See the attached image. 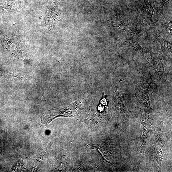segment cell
I'll return each instance as SVG.
<instances>
[{
    "label": "cell",
    "mask_w": 172,
    "mask_h": 172,
    "mask_svg": "<svg viewBox=\"0 0 172 172\" xmlns=\"http://www.w3.org/2000/svg\"><path fill=\"white\" fill-rule=\"evenodd\" d=\"M90 111L89 104L84 98H81L69 105L63 108L50 110L42 115L41 125L47 126L55 118L67 117L76 118L86 116Z\"/></svg>",
    "instance_id": "1"
},
{
    "label": "cell",
    "mask_w": 172,
    "mask_h": 172,
    "mask_svg": "<svg viewBox=\"0 0 172 172\" xmlns=\"http://www.w3.org/2000/svg\"><path fill=\"white\" fill-rule=\"evenodd\" d=\"M151 76H143L136 79L134 82L135 95L134 99L141 106L152 109L149 100V87L152 83Z\"/></svg>",
    "instance_id": "2"
},
{
    "label": "cell",
    "mask_w": 172,
    "mask_h": 172,
    "mask_svg": "<svg viewBox=\"0 0 172 172\" xmlns=\"http://www.w3.org/2000/svg\"><path fill=\"white\" fill-rule=\"evenodd\" d=\"M144 57L145 58L147 64L154 70L155 73L159 77H161L164 72L163 67L165 62L164 59L161 56L149 50Z\"/></svg>",
    "instance_id": "3"
},
{
    "label": "cell",
    "mask_w": 172,
    "mask_h": 172,
    "mask_svg": "<svg viewBox=\"0 0 172 172\" xmlns=\"http://www.w3.org/2000/svg\"><path fill=\"white\" fill-rule=\"evenodd\" d=\"M107 21L110 22L112 27L124 30L127 32L136 34L140 37H143V33L138 29L135 24L131 22L122 20L116 21Z\"/></svg>",
    "instance_id": "4"
},
{
    "label": "cell",
    "mask_w": 172,
    "mask_h": 172,
    "mask_svg": "<svg viewBox=\"0 0 172 172\" xmlns=\"http://www.w3.org/2000/svg\"><path fill=\"white\" fill-rule=\"evenodd\" d=\"M139 40V38L132 35H129L125 38H122L120 39L118 45L119 48L123 46L132 47L139 51L144 57L149 50H146L141 47L138 42Z\"/></svg>",
    "instance_id": "5"
},
{
    "label": "cell",
    "mask_w": 172,
    "mask_h": 172,
    "mask_svg": "<svg viewBox=\"0 0 172 172\" xmlns=\"http://www.w3.org/2000/svg\"><path fill=\"white\" fill-rule=\"evenodd\" d=\"M154 36L158 41L161 46V50L163 54L167 56L171 60L172 58V44L165 39L158 36L156 33Z\"/></svg>",
    "instance_id": "6"
},
{
    "label": "cell",
    "mask_w": 172,
    "mask_h": 172,
    "mask_svg": "<svg viewBox=\"0 0 172 172\" xmlns=\"http://www.w3.org/2000/svg\"><path fill=\"white\" fill-rule=\"evenodd\" d=\"M141 11L143 17L148 21L149 24L151 23L152 21V17L153 15L154 9L149 4L148 0H145Z\"/></svg>",
    "instance_id": "7"
},
{
    "label": "cell",
    "mask_w": 172,
    "mask_h": 172,
    "mask_svg": "<svg viewBox=\"0 0 172 172\" xmlns=\"http://www.w3.org/2000/svg\"><path fill=\"white\" fill-rule=\"evenodd\" d=\"M170 1V0H160L159 5L157 8L156 16L157 18L163 13V7L165 4Z\"/></svg>",
    "instance_id": "8"
},
{
    "label": "cell",
    "mask_w": 172,
    "mask_h": 172,
    "mask_svg": "<svg viewBox=\"0 0 172 172\" xmlns=\"http://www.w3.org/2000/svg\"><path fill=\"white\" fill-rule=\"evenodd\" d=\"M13 76L14 77L19 79L23 78L25 77L24 75L23 74H18V73L16 74V73H11L0 70V76Z\"/></svg>",
    "instance_id": "9"
}]
</instances>
